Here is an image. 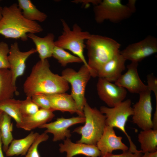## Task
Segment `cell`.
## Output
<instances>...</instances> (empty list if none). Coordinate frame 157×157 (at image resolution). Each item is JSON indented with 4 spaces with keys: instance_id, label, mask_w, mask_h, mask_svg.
Instances as JSON below:
<instances>
[{
    "instance_id": "6da1fadb",
    "label": "cell",
    "mask_w": 157,
    "mask_h": 157,
    "mask_svg": "<svg viewBox=\"0 0 157 157\" xmlns=\"http://www.w3.org/2000/svg\"><path fill=\"white\" fill-rule=\"evenodd\" d=\"M50 66L47 59L40 60L33 66L23 84L26 97L65 93L69 90L68 83L62 76L52 72Z\"/></svg>"
},
{
    "instance_id": "7a4b0ae2",
    "label": "cell",
    "mask_w": 157,
    "mask_h": 157,
    "mask_svg": "<svg viewBox=\"0 0 157 157\" xmlns=\"http://www.w3.org/2000/svg\"><path fill=\"white\" fill-rule=\"evenodd\" d=\"M2 15L0 20V34L6 38L25 41L28 40V34H35L43 31L36 22L29 20L23 16L17 3L4 7Z\"/></svg>"
},
{
    "instance_id": "3957f363",
    "label": "cell",
    "mask_w": 157,
    "mask_h": 157,
    "mask_svg": "<svg viewBox=\"0 0 157 157\" xmlns=\"http://www.w3.org/2000/svg\"><path fill=\"white\" fill-rule=\"evenodd\" d=\"M88 65L91 76L97 77L98 71L106 63L120 53V44L111 38L91 34L85 42Z\"/></svg>"
},
{
    "instance_id": "277c9868",
    "label": "cell",
    "mask_w": 157,
    "mask_h": 157,
    "mask_svg": "<svg viewBox=\"0 0 157 157\" xmlns=\"http://www.w3.org/2000/svg\"><path fill=\"white\" fill-rule=\"evenodd\" d=\"M83 112L85 124L76 128L73 132L81 135L78 143L96 145L102 136L106 126V116L96 108L91 107L87 102Z\"/></svg>"
},
{
    "instance_id": "5b68a950",
    "label": "cell",
    "mask_w": 157,
    "mask_h": 157,
    "mask_svg": "<svg viewBox=\"0 0 157 157\" xmlns=\"http://www.w3.org/2000/svg\"><path fill=\"white\" fill-rule=\"evenodd\" d=\"M63 26V31L58 39L55 41V46L71 51L80 58L83 65L90 70L84 54L86 47L84 41L88 39L91 34L88 31H83L77 24H74L71 30L65 20H60Z\"/></svg>"
},
{
    "instance_id": "8992f818",
    "label": "cell",
    "mask_w": 157,
    "mask_h": 157,
    "mask_svg": "<svg viewBox=\"0 0 157 157\" xmlns=\"http://www.w3.org/2000/svg\"><path fill=\"white\" fill-rule=\"evenodd\" d=\"M61 76L71 85V95L75 101L78 110L82 116L85 105L87 102L85 92L87 85L91 75L90 69L84 65L76 71L71 68H67L62 72Z\"/></svg>"
},
{
    "instance_id": "52a82bcc",
    "label": "cell",
    "mask_w": 157,
    "mask_h": 157,
    "mask_svg": "<svg viewBox=\"0 0 157 157\" xmlns=\"http://www.w3.org/2000/svg\"><path fill=\"white\" fill-rule=\"evenodd\" d=\"M131 101L129 99L123 101L112 108L101 106L100 111L105 114L106 117V124L121 130L126 136L129 143V149L134 153L139 150L132 141L131 137L126 131L125 126L129 117L133 114V108L131 106Z\"/></svg>"
},
{
    "instance_id": "ba28073f",
    "label": "cell",
    "mask_w": 157,
    "mask_h": 157,
    "mask_svg": "<svg viewBox=\"0 0 157 157\" xmlns=\"http://www.w3.org/2000/svg\"><path fill=\"white\" fill-rule=\"evenodd\" d=\"M94 19L98 24L106 20L112 22L119 23L130 17L132 12L120 0H104L93 8Z\"/></svg>"
},
{
    "instance_id": "9c48e42d",
    "label": "cell",
    "mask_w": 157,
    "mask_h": 157,
    "mask_svg": "<svg viewBox=\"0 0 157 157\" xmlns=\"http://www.w3.org/2000/svg\"><path fill=\"white\" fill-rule=\"evenodd\" d=\"M151 92L148 89L139 94V100L133 108V122L142 130L153 129Z\"/></svg>"
},
{
    "instance_id": "30bf717a",
    "label": "cell",
    "mask_w": 157,
    "mask_h": 157,
    "mask_svg": "<svg viewBox=\"0 0 157 157\" xmlns=\"http://www.w3.org/2000/svg\"><path fill=\"white\" fill-rule=\"evenodd\" d=\"M157 52V38L149 35L143 40L129 45L120 51L126 60L138 63Z\"/></svg>"
},
{
    "instance_id": "8fae6325",
    "label": "cell",
    "mask_w": 157,
    "mask_h": 157,
    "mask_svg": "<svg viewBox=\"0 0 157 157\" xmlns=\"http://www.w3.org/2000/svg\"><path fill=\"white\" fill-rule=\"evenodd\" d=\"M97 90L100 99L110 108L123 101L127 93L125 88L101 78H99Z\"/></svg>"
},
{
    "instance_id": "7c38bea8",
    "label": "cell",
    "mask_w": 157,
    "mask_h": 157,
    "mask_svg": "<svg viewBox=\"0 0 157 157\" xmlns=\"http://www.w3.org/2000/svg\"><path fill=\"white\" fill-rule=\"evenodd\" d=\"M85 119L84 117L80 116L69 118H58L56 121L44 124L39 128L46 129L45 133L53 134L52 140L55 142L70 138L72 135L69 128L76 124L84 123Z\"/></svg>"
},
{
    "instance_id": "4fadbf2b",
    "label": "cell",
    "mask_w": 157,
    "mask_h": 157,
    "mask_svg": "<svg viewBox=\"0 0 157 157\" xmlns=\"http://www.w3.org/2000/svg\"><path fill=\"white\" fill-rule=\"evenodd\" d=\"M37 52L33 48L25 52L21 51L19 49L18 44L17 42L11 44L8 56L10 69L13 77V82L15 85L17 78L22 76L25 71L26 62L31 55Z\"/></svg>"
},
{
    "instance_id": "5bb4252c",
    "label": "cell",
    "mask_w": 157,
    "mask_h": 157,
    "mask_svg": "<svg viewBox=\"0 0 157 157\" xmlns=\"http://www.w3.org/2000/svg\"><path fill=\"white\" fill-rule=\"evenodd\" d=\"M138 63L131 62L127 66V70L115 82L116 85L127 89L130 92L140 94L149 89L140 79L138 71Z\"/></svg>"
},
{
    "instance_id": "9a60e30c",
    "label": "cell",
    "mask_w": 157,
    "mask_h": 157,
    "mask_svg": "<svg viewBox=\"0 0 157 157\" xmlns=\"http://www.w3.org/2000/svg\"><path fill=\"white\" fill-rule=\"evenodd\" d=\"M122 137L116 135L113 127L106 125L102 136L96 144L101 157L111 154L115 150H120L123 152L128 150L129 148L122 142Z\"/></svg>"
},
{
    "instance_id": "2e32d148",
    "label": "cell",
    "mask_w": 157,
    "mask_h": 157,
    "mask_svg": "<svg viewBox=\"0 0 157 157\" xmlns=\"http://www.w3.org/2000/svg\"><path fill=\"white\" fill-rule=\"evenodd\" d=\"M63 140V143L59 145V151L61 153L66 152V157H73L78 154L88 157H98L101 156V152L96 145L74 143L70 138H66Z\"/></svg>"
},
{
    "instance_id": "e0dca14e",
    "label": "cell",
    "mask_w": 157,
    "mask_h": 157,
    "mask_svg": "<svg viewBox=\"0 0 157 157\" xmlns=\"http://www.w3.org/2000/svg\"><path fill=\"white\" fill-rule=\"evenodd\" d=\"M126 60L120 52L103 65L98 71L97 77L115 82L125 70Z\"/></svg>"
},
{
    "instance_id": "ac0fdd59",
    "label": "cell",
    "mask_w": 157,
    "mask_h": 157,
    "mask_svg": "<svg viewBox=\"0 0 157 157\" xmlns=\"http://www.w3.org/2000/svg\"><path fill=\"white\" fill-rule=\"evenodd\" d=\"M53 111L59 110L77 113L83 117L77 108L76 103L70 94L65 93L46 94Z\"/></svg>"
},
{
    "instance_id": "d6986e66",
    "label": "cell",
    "mask_w": 157,
    "mask_h": 157,
    "mask_svg": "<svg viewBox=\"0 0 157 157\" xmlns=\"http://www.w3.org/2000/svg\"><path fill=\"white\" fill-rule=\"evenodd\" d=\"M27 35L34 43L40 60L47 59L52 56L55 47V36L53 33H49L44 37H40L34 33H28Z\"/></svg>"
},
{
    "instance_id": "ffe728a7",
    "label": "cell",
    "mask_w": 157,
    "mask_h": 157,
    "mask_svg": "<svg viewBox=\"0 0 157 157\" xmlns=\"http://www.w3.org/2000/svg\"><path fill=\"white\" fill-rule=\"evenodd\" d=\"M51 110L43 108L39 109L35 113L23 117L20 128L30 131L51 121L55 117Z\"/></svg>"
},
{
    "instance_id": "44dd1931",
    "label": "cell",
    "mask_w": 157,
    "mask_h": 157,
    "mask_svg": "<svg viewBox=\"0 0 157 157\" xmlns=\"http://www.w3.org/2000/svg\"><path fill=\"white\" fill-rule=\"evenodd\" d=\"M39 135L37 132H31L24 138L13 140L5 152L6 156L26 155Z\"/></svg>"
},
{
    "instance_id": "7402d4cb",
    "label": "cell",
    "mask_w": 157,
    "mask_h": 157,
    "mask_svg": "<svg viewBox=\"0 0 157 157\" xmlns=\"http://www.w3.org/2000/svg\"><path fill=\"white\" fill-rule=\"evenodd\" d=\"M17 95L16 85L13 82L12 75L8 69H0V102L13 98L14 95Z\"/></svg>"
},
{
    "instance_id": "603a6c76",
    "label": "cell",
    "mask_w": 157,
    "mask_h": 157,
    "mask_svg": "<svg viewBox=\"0 0 157 157\" xmlns=\"http://www.w3.org/2000/svg\"><path fill=\"white\" fill-rule=\"evenodd\" d=\"M17 4L23 16L29 20L43 22L47 17V15L38 10L30 0H18Z\"/></svg>"
},
{
    "instance_id": "cb8c5ba5",
    "label": "cell",
    "mask_w": 157,
    "mask_h": 157,
    "mask_svg": "<svg viewBox=\"0 0 157 157\" xmlns=\"http://www.w3.org/2000/svg\"><path fill=\"white\" fill-rule=\"evenodd\" d=\"M138 138L142 153L157 151V130H142L139 134Z\"/></svg>"
},
{
    "instance_id": "d4e9b609",
    "label": "cell",
    "mask_w": 157,
    "mask_h": 157,
    "mask_svg": "<svg viewBox=\"0 0 157 157\" xmlns=\"http://www.w3.org/2000/svg\"><path fill=\"white\" fill-rule=\"evenodd\" d=\"M21 100L14 99H8L0 102V110L13 118L18 128L21 126L23 116L20 110Z\"/></svg>"
},
{
    "instance_id": "484cf974",
    "label": "cell",
    "mask_w": 157,
    "mask_h": 157,
    "mask_svg": "<svg viewBox=\"0 0 157 157\" xmlns=\"http://www.w3.org/2000/svg\"><path fill=\"white\" fill-rule=\"evenodd\" d=\"M11 117L3 112L0 122V131L2 142V149L6 152L9 145L13 140L12 132L13 124L11 122Z\"/></svg>"
},
{
    "instance_id": "4316f807",
    "label": "cell",
    "mask_w": 157,
    "mask_h": 157,
    "mask_svg": "<svg viewBox=\"0 0 157 157\" xmlns=\"http://www.w3.org/2000/svg\"><path fill=\"white\" fill-rule=\"evenodd\" d=\"M52 56L57 60L63 67L66 66L69 63L82 62L81 59L78 57L56 46L53 49Z\"/></svg>"
},
{
    "instance_id": "83f0119b",
    "label": "cell",
    "mask_w": 157,
    "mask_h": 157,
    "mask_svg": "<svg viewBox=\"0 0 157 157\" xmlns=\"http://www.w3.org/2000/svg\"><path fill=\"white\" fill-rule=\"evenodd\" d=\"M39 108L31 97H26L25 100H21L20 110L23 117L35 113L40 109Z\"/></svg>"
},
{
    "instance_id": "f1b7e54d",
    "label": "cell",
    "mask_w": 157,
    "mask_h": 157,
    "mask_svg": "<svg viewBox=\"0 0 157 157\" xmlns=\"http://www.w3.org/2000/svg\"><path fill=\"white\" fill-rule=\"evenodd\" d=\"M49 138L47 134L44 132L40 134L29 149L25 157H40L38 146L41 142L47 140Z\"/></svg>"
},
{
    "instance_id": "f546056e",
    "label": "cell",
    "mask_w": 157,
    "mask_h": 157,
    "mask_svg": "<svg viewBox=\"0 0 157 157\" xmlns=\"http://www.w3.org/2000/svg\"><path fill=\"white\" fill-rule=\"evenodd\" d=\"M9 48L6 42H0V69H10L8 56Z\"/></svg>"
},
{
    "instance_id": "4dcf8cb0",
    "label": "cell",
    "mask_w": 157,
    "mask_h": 157,
    "mask_svg": "<svg viewBox=\"0 0 157 157\" xmlns=\"http://www.w3.org/2000/svg\"><path fill=\"white\" fill-rule=\"evenodd\" d=\"M31 98L33 101L41 108L52 111L49 101L46 94H37L34 95Z\"/></svg>"
},
{
    "instance_id": "1f68e13d",
    "label": "cell",
    "mask_w": 157,
    "mask_h": 157,
    "mask_svg": "<svg viewBox=\"0 0 157 157\" xmlns=\"http://www.w3.org/2000/svg\"><path fill=\"white\" fill-rule=\"evenodd\" d=\"M147 86L151 92H153L157 103V78L152 74H149L147 76Z\"/></svg>"
},
{
    "instance_id": "d6a6232c",
    "label": "cell",
    "mask_w": 157,
    "mask_h": 157,
    "mask_svg": "<svg viewBox=\"0 0 157 157\" xmlns=\"http://www.w3.org/2000/svg\"><path fill=\"white\" fill-rule=\"evenodd\" d=\"M142 156L141 150L134 153L128 149L127 151L123 152L120 154H114L112 153L106 154L101 157H140Z\"/></svg>"
},
{
    "instance_id": "836d02e7",
    "label": "cell",
    "mask_w": 157,
    "mask_h": 157,
    "mask_svg": "<svg viewBox=\"0 0 157 157\" xmlns=\"http://www.w3.org/2000/svg\"><path fill=\"white\" fill-rule=\"evenodd\" d=\"M101 0H77L72 1V2L76 3H81L83 5L88 4L89 3H92L94 6L99 3Z\"/></svg>"
},
{
    "instance_id": "e575fe53",
    "label": "cell",
    "mask_w": 157,
    "mask_h": 157,
    "mask_svg": "<svg viewBox=\"0 0 157 157\" xmlns=\"http://www.w3.org/2000/svg\"><path fill=\"white\" fill-rule=\"evenodd\" d=\"M136 2L135 0H129L126 5L133 13H134L136 11Z\"/></svg>"
},
{
    "instance_id": "d590c367",
    "label": "cell",
    "mask_w": 157,
    "mask_h": 157,
    "mask_svg": "<svg viewBox=\"0 0 157 157\" xmlns=\"http://www.w3.org/2000/svg\"><path fill=\"white\" fill-rule=\"evenodd\" d=\"M0 157H4L2 152V142L0 131Z\"/></svg>"
},
{
    "instance_id": "8d00e7d4",
    "label": "cell",
    "mask_w": 157,
    "mask_h": 157,
    "mask_svg": "<svg viewBox=\"0 0 157 157\" xmlns=\"http://www.w3.org/2000/svg\"><path fill=\"white\" fill-rule=\"evenodd\" d=\"M140 157H153L151 153H146Z\"/></svg>"
},
{
    "instance_id": "74e56055",
    "label": "cell",
    "mask_w": 157,
    "mask_h": 157,
    "mask_svg": "<svg viewBox=\"0 0 157 157\" xmlns=\"http://www.w3.org/2000/svg\"><path fill=\"white\" fill-rule=\"evenodd\" d=\"M1 0H0V2ZM2 8L0 6V20L2 18Z\"/></svg>"
},
{
    "instance_id": "f35d334b",
    "label": "cell",
    "mask_w": 157,
    "mask_h": 157,
    "mask_svg": "<svg viewBox=\"0 0 157 157\" xmlns=\"http://www.w3.org/2000/svg\"><path fill=\"white\" fill-rule=\"evenodd\" d=\"M3 112L2 110H0V122L2 118Z\"/></svg>"
}]
</instances>
